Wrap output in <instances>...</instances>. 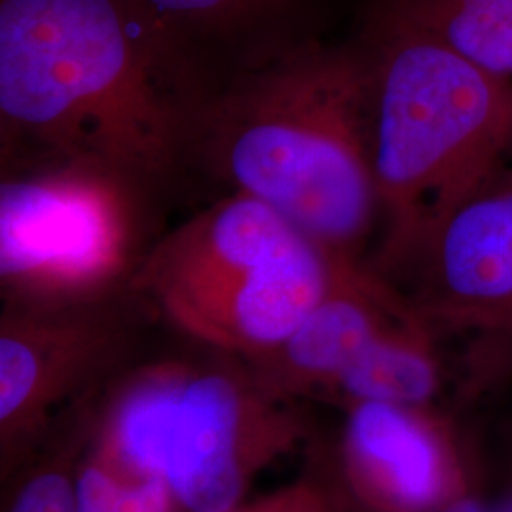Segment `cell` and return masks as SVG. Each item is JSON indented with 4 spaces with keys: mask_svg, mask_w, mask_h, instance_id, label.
I'll list each match as a JSON object with an SVG mask.
<instances>
[{
    "mask_svg": "<svg viewBox=\"0 0 512 512\" xmlns=\"http://www.w3.org/2000/svg\"><path fill=\"white\" fill-rule=\"evenodd\" d=\"M207 92L131 0H0L2 164L93 165L152 194L190 162Z\"/></svg>",
    "mask_w": 512,
    "mask_h": 512,
    "instance_id": "cell-1",
    "label": "cell"
},
{
    "mask_svg": "<svg viewBox=\"0 0 512 512\" xmlns=\"http://www.w3.org/2000/svg\"><path fill=\"white\" fill-rule=\"evenodd\" d=\"M190 160L359 258L378 220L363 50L300 38L243 65L203 97Z\"/></svg>",
    "mask_w": 512,
    "mask_h": 512,
    "instance_id": "cell-2",
    "label": "cell"
},
{
    "mask_svg": "<svg viewBox=\"0 0 512 512\" xmlns=\"http://www.w3.org/2000/svg\"><path fill=\"white\" fill-rule=\"evenodd\" d=\"M368 148L389 279L442 220L501 173L512 147V80L488 73L378 4L361 46Z\"/></svg>",
    "mask_w": 512,
    "mask_h": 512,
    "instance_id": "cell-3",
    "label": "cell"
},
{
    "mask_svg": "<svg viewBox=\"0 0 512 512\" xmlns=\"http://www.w3.org/2000/svg\"><path fill=\"white\" fill-rule=\"evenodd\" d=\"M336 260L268 203L228 192L158 239L131 289L188 336L249 361L302 323Z\"/></svg>",
    "mask_w": 512,
    "mask_h": 512,
    "instance_id": "cell-4",
    "label": "cell"
},
{
    "mask_svg": "<svg viewBox=\"0 0 512 512\" xmlns=\"http://www.w3.org/2000/svg\"><path fill=\"white\" fill-rule=\"evenodd\" d=\"M147 190L76 162L2 164L4 306L55 308L131 291L152 245Z\"/></svg>",
    "mask_w": 512,
    "mask_h": 512,
    "instance_id": "cell-5",
    "label": "cell"
},
{
    "mask_svg": "<svg viewBox=\"0 0 512 512\" xmlns=\"http://www.w3.org/2000/svg\"><path fill=\"white\" fill-rule=\"evenodd\" d=\"M293 401L266 393L249 366L194 365L181 374L158 431V471L188 512H228L256 476L306 437Z\"/></svg>",
    "mask_w": 512,
    "mask_h": 512,
    "instance_id": "cell-6",
    "label": "cell"
},
{
    "mask_svg": "<svg viewBox=\"0 0 512 512\" xmlns=\"http://www.w3.org/2000/svg\"><path fill=\"white\" fill-rule=\"evenodd\" d=\"M55 306H4L0 317V452L10 471L37 444L57 406L105 376L135 334L129 296Z\"/></svg>",
    "mask_w": 512,
    "mask_h": 512,
    "instance_id": "cell-7",
    "label": "cell"
},
{
    "mask_svg": "<svg viewBox=\"0 0 512 512\" xmlns=\"http://www.w3.org/2000/svg\"><path fill=\"white\" fill-rule=\"evenodd\" d=\"M414 277L410 304L431 329L473 342L475 363L512 355V184L494 183L458 205L397 275Z\"/></svg>",
    "mask_w": 512,
    "mask_h": 512,
    "instance_id": "cell-8",
    "label": "cell"
},
{
    "mask_svg": "<svg viewBox=\"0 0 512 512\" xmlns=\"http://www.w3.org/2000/svg\"><path fill=\"white\" fill-rule=\"evenodd\" d=\"M342 473L366 512H439L469 490L458 444L427 406H348Z\"/></svg>",
    "mask_w": 512,
    "mask_h": 512,
    "instance_id": "cell-9",
    "label": "cell"
},
{
    "mask_svg": "<svg viewBox=\"0 0 512 512\" xmlns=\"http://www.w3.org/2000/svg\"><path fill=\"white\" fill-rule=\"evenodd\" d=\"M414 310L391 281L359 258L338 256L327 293L277 348L245 361L277 399L327 393L385 329Z\"/></svg>",
    "mask_w": 512,
    "mask_h": 512,
    "instance_id": "cell-10",
    "label": "cell"
},
{
    "mask_svg": "<svg viewBox=\"0 0 512 512\" xmlns=\"http://www.w3.org/2000/svg\"><path fill=\"white\" fill-rule=\"evenodd\" d=\"M203 82L300 40L304 0H131ZM209 86V84H207Z\"/></svg>",
    "mask_w": 512,
    "mask_h": 512,
    "instance_id": "cell-11",
    "label": "cell"
},
{
    "mask_svg": "<svg viewBox=\"0 0 512 512\" xmlns=\"http://www.w3.org/2000/svg\"><path fill=\"white\" fill-rule=\"evenodd\" d=\"M439 387L435 330L414 308L385 329L330 385L327 395H334L346 406H427Z\"/></svg>",
    "mask_w": 512,
    "mask_h": 512,
    "instance_id": "cell-12",
    "label": "cell"
},
{
    "mask_svg": "<svg viewBox=\"0 0 512 512\" xmlns=\"http://www.w3.org/2000/svg\"><path fill=\"white\" fill-rule=\"evenodd\" d=\"M476 67L512 80V0H380Z\"/></svg>",
    "mask_w": 512,
    "mask_h": 512,
    "instance_id": "cell-13",
    "label": "cell"
},
{
    "mask_svg": "<svg viewBox=\"0 0 512 512\" xmlns=\"http://www.w3.org/2000/svg\"><path fill=\"white\" fill-rule=\"evenodd\" d=\"M164 478L129 475L92 450L76 471V512H173Z\"/></svg>",
    "mask_w": 512,
    "mask_h": 512,
    "instance_id": "cell-14",
    "label": "cell"
},
{
    "mask_svg": "<svg viewBox=\"0 0 512 512\" xmlns=\"http://www.w3.org/2000/svg\"><path fill=\"white\" fill-rule=\"evenodd\" d=\"M76 471L61 458L37 467L19 484L4 512H76Z\"/></svg>",
    "mask_w": 512,
    "mask_h": 512,
    "instance_id": "cell-15",
    "label": "cell"
},
{
    "mask_svg": "<svg viewBox=\"0 0 512 512\" xmlns=\"http://www.w3.org/2000/svg\"><path fill=\"white\" fill-rule=\"evenodd\" d=\"M228 512H338L329 495L311 482H296Z\"/></svg>",
    "mask_w": 512,
    "mask_h": 512,
    "instance_id": "cell-16",
    "label": "cell"
},
{
    "mask_svg": "<svg viewBox=\"0 0 512 512\" xmlns=\"http://www.w3.org/2000/svg\"><path fill=\"white\" fill-rule=\"evenodd\" d=\"M439 512H490V501H484L473 492H467Z\"/></svg>",
    "mask_w": 512,
    "mask_h": 512,
    "instance_id": "cell-17",
    "label": "cell"
},
{
    "mask_svg": "<svg viewBox=\"0 0 512 512\" xmlns=\"http://www.w3.org/2000/svg\"><path fill=\"white\" fill-rule=\"evenodd\" d=\"M490 512H512V482L494 501H490Z\"/></svg>",
    "mask_w": 512,
    "mask_h": 512,
    "instance_id": "cell-18",
    "label": "cell"
},
{
    "mask_svg": "<svg viewBox=\"0 0 512 512\" xmlns=\"http://www.w3.org/2000/svg\"><path fill=\"white\" fill-rule=\"evenodd\" d=\"M507 156H512V147H511V150H509V154H507ZM511 162H512V160H511ZM497 177H499V175H497ZM499 179H501V177H499ZM501 181H505V183L512 184V169H511V175H509V177H507V179H501Z\"/></svg>",
    "mask_w": 512,
    "mask_h": 512,
    "instance_id": "cell-19",
    "label": "cell"
}]
</instances>
